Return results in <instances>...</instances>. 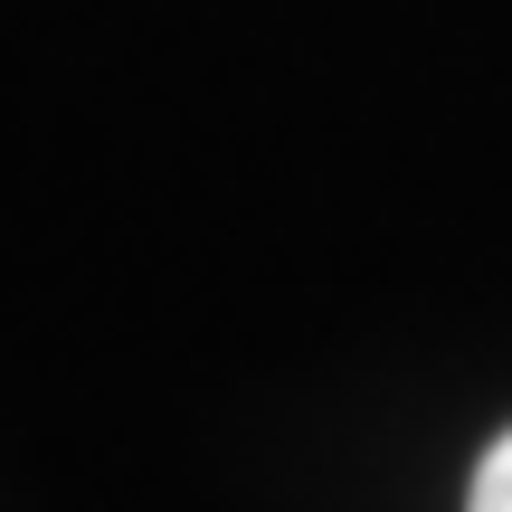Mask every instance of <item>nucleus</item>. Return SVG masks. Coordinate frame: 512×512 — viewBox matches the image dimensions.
Masks as SVG:
<instances>
[{"mask_svg": "<svg viewBox=\"0 0 512 512\" xmlns=\"http://www.w3.org/2000/svg\"><path fill=\"white\" fill-rule=\"evenodd\" d=\"M465 512H512V437H494V456L475 465V503Z\"/></svg>", "mask_w": 512, "mask_h": 512, "instance_id": "1", "label": "nucleus"}]
</instances>
